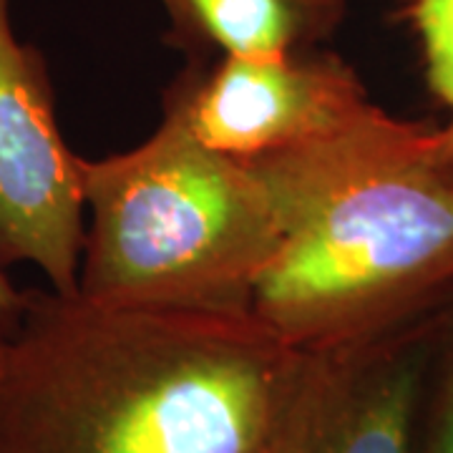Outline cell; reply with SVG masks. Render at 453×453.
Wrapping results in <instances>:
<instances>
[{"instance_id":"10","label":"cell","mask_w":453,"mask_h":453,"mask_svg":"<svg viewBox=\"0 0 453 453\" xmlns=\"http://www.w3.org/2000/svg\"><path fill=\"white\" fill-rule=\"evenodd\" d=\"M28 290H18L0 267V340H5L16 330L18 320L26 310Z\"/></svg>"},{"instance_id":"3","label":"cell","mask_w":453,"mask_h":453,"mask_svg":"<svg viewBox=\"0 0 453 453\" xmlns=\"http://www.w3.org/2000/svg\"><path fill=\"white\" fill-rule=\"evenodd\" d=\"M88 225L79 295L101 303L252 310L280 217L250 162L199 144L174 113L129 151L81 159Z\"/></svg>"},{"instance_id":"11","label":"cell","mask_w":453,"mask_h":453,"mask_svg":"<svg viewBox=\"0 0 453 453\" xmlns=\"http://www.w3.org/2000/svg\"><path fill=\"white\" fill-rule=\"evenodd\" d=\"M436 151L441 164L453 174V121L443 129H436Z\"/></svg>"},{"instance_id":"7","label":"cell","mask_w":453,"mask_h":453,"mask_svg":"<svg viewBox=\"0 0 453 453\" xmlns=\"http://www.w3.org/2000/svg\"><path fill=\"white\" fill-rule=\"evenodd\" d=\"M195 56L285 58L312 50L342 20V0H162Z\"/></svg>"},{"instance_id":"4","label":"cell","mask_w":453,"mask_h":453,"mask_svg":"<svg viewBox=\"0 0 453 453\" xmlns=\"http://www.w3.org/2000/svg\"><path fill=\"white\" fill-rule=\"evenodd\" d=\"M81 159L58 127L43 53L18 38L0 0V267L33 265L61 295L79 292Z\"/></svg>"},{"instance_id":"5","label":"cell","mask_w":453,"mask_h":453,"mask_svg":"<svg viewBox=\"0 0 453 453\" xmlns=\"http://www.w3.org/2000/svg\"><path fill=\"white\" fill-rule=\"evenodd\" d=\"M368 106L365 86L342 58L303 50L195 65L174 83L164 111L211 151L257 162L335 134Z\"/></svg>"},{"instance_id":"13","label":"cell","mask_w":453,"mask_h":453,"mask_svg":"<svg viewBox=\"0 0 453 453\" xmlns=\"http://www.w3.org/2000/svg\"><path fill=\"white\" fill-rule=\"evenodd\" d=\"M0 348H3V340H0Z\"/></svg>"},{"instance_id":"1","label":"cell","mask_w":453,"mask_h":453,"mask_svg":"<svg viewBox=\"0 0 453 453\" xmlns=\"http://www.w3.org/2000/svg\"><path fill=\"white\" fill-rule=\"evenodd\" d=\"M300 353L252 310L28 290L0 348V453H265Z\"/></svg>"},{"instance_id":"2","label":"cell","mask_w":453,"mask_h":453,"mask_svg":"<svg viewBox=\"0 0 453 453\" xmlns=\"http://www.w3.org/2000/svg\"><path fill=\"white\" fill-rule=\"evenodd\" d=\"M250 164L280 217L252 312L292 348L375 338L453 295V174L436 129L371 104L330 136Z\"/></svg>"},{"instance_id":"6","label":"cell","mask_w":453,"mask_h":453,"mask_svg":"<svg viewBox=\"0 0 453 453\" xmlns=\"http://www.w3.org/2000/svg\"><path fill=\"white\" fill-rule=\"evenodd\" d=\"M438 310L375 338L303 350L277 451L413 453Z\"/></svg>"},{"instance_id":"9","label":"cell","mask_w":453,"mask_h":453,"mask_svg":"<svg viewBox=\"0 0 453 453\" xmlns=\"http://www.w3.org/2000/svg\"><path fill=\"white\" fill-rule=\"evenodd\" d=\"M413 16L421 35L428 86L453 109V0H416Z\"/></svg>"},{"instance_id":"12","label":"cell","mask_w":453,"mask_h":453,"mask_svg":"<svg viewBox=\"0 0 453 453\" xmlns=\"http://www.w3.org/2000/svg\"><path fill=\"white\" fill-rule=\"evenodd\" d=\"M265 453H280V451H277V443H275V441L270 443V449H267V451H265Z\"/></svg>"},{"instance_id":"8","label":"cell","mask_w":453,"mask_h":453,"mask_svg":"<svg viewBox=\"0 0 453 453\" xmlns=\"http://www.w3.org/2000/svg\"><path fill=\"white\" fill-rule=\"evenodd\" d=\"M413 453H453V295L438 310Z\"/></svg>"}]
</instances>
